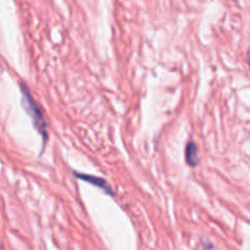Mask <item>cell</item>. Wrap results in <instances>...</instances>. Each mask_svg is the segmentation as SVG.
Instances as JSON below:
<instances>
[{
    "label": "cell",
    "instance_id": "obj_1",
    "mask_svg": "<svg viewBox=\"0 0 250 250\" xmlns=\"http://www.w3.org/2000/svg\"><path fill=\"white\" fill-rule=\"evenodd\" d=\"M20 87H21V94H22V106L24 107L28 115L31 116L32 121H33L34 127L37 128V131L41 133L43 142L46 141L48 138V131H46V121L44 119V115L42 112V110L39 109L38 105L36 104V102L33 100L31 92L27 88V85L24 83L20 82Z\"/></svg>",
    "mask_w": 250,
    "mask_h": 250
},
{
    "label": "cell",
    "instance_id": "obj_2",
    "mask_svg": "<svg viewBox=\"0 0 250 250\" xmlns=\"http://www.w3.org/2000/svg\"><path fill=\"white\" fill-rule=\"evenodd\" d=\"M73 175H75V177L78 178V180H82V181H84V182L92 183V185H94L95 187L100 188V189H103L104 192L109 193L110 195H114V192H112L111 188H110L109 183H107L104 178L98 177V176L87 175V173L77 172V171H75V172H73Z\"/></svg>",
    "mask_w": 250,
    "mask_h": 250
},
{
    "label": "cell",
    "instance_id": "obj_3",
    "mask_svg": "<svg viewBox=\"0 0 250 250\" xmlns=\"http://www.w3.org/2000/svg\"><path fill=\"white\" fill-rule=\"evenodd\" d=\"M186 161L192 167H195L199 163V150L194 142H188L186 146Z\"/></svg>",
    "mask_w": 250,
    "mask_h": 250
},
{
    "label": "cell",
    "instance_id": "obj_4",
    "mask_svg": "<svg viewBox=\"0 0 250 250\" xmlns=\"http://www.w3.org/2000/svg\"><path fill=\"white\" fill-rule=\"evenodd\" d=\"M247 62H248V66L250 68V49L248 50V53H247Z\"/></svg>",
    "mask_w": 250,
    "mask_h": 250
}]
</instances>
